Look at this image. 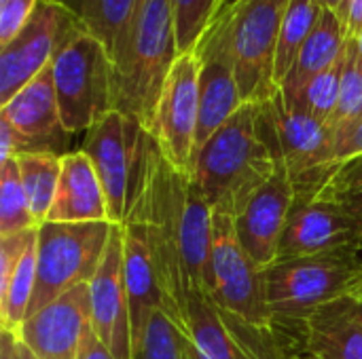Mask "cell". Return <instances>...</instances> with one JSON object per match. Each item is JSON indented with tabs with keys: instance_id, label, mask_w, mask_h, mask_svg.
<instances>
[{
	"instance_id": "obj_24",
	"label": "cell",
	"mask_w": 362,
	"mask_h": 359,
	"mask_svg": "<svg viewBox=\"0 0 362 359\" xmlns=\"http://www.w3.org/2000/svg\"><path fill=\"white\" fill-rule=\"evenodd\" d=\"M187 339L208 359H255L227 326L208 294L195 292L187 303Z\"/></svg>"
},
{
	"instance_id": "obj_34",
	"label": "cell",
	"mask_w": 362,
	"mask_h": 359,
	"mask_svg": "<svg viewBox=\"0 0 362 359\" xmlns=\"http://www.w3.org/2000/svg\"><path fill=\"white\" fill-rule=\"evenodd\" d=\"M36 2L38 0H0V47L21 30Z\"/></svg>"
},
{
	"instance_id": "obj_39",
	"label": "cell",
	"mask_w": 362,
	"mask_h": 359,
	"mask_svg": "<svg viewBox=\"0 0 362 359\" xmlns=\"http://www.w3.org/2000/svg\"><path fill=\"white\" fill-rule=\"evenodd\" d=\"M0 359H17V336L11 332H2L0 339Z\"/></svg>"
},
{
	"instance_id": "obj_38",
	"label": "cell",
	"mask_w": 362,
	"mask_h": 359,
	"mask_svg": "<svg viewBox=\"0 0 362 359\" xmlns=\"http://www.w3.org/2000/svg\"><path fill=\"white\" fill-rule=\"evenodd\" d=\"M318 4L325 11L335 13L346 25H348V13H350V0H318Z\"/></svg>"
},
{
	"instance_id": "obj_7",
	"label": "cell",
	"mask_w": 362,
	"mask_h": 359,
	"mask_svg": "<svg viewBox=\"0 0 362 359\" xmlns=\"http://www.w3.org/2000/svg\"><path fill=\"white\" fill-rule=\"evenodd\" d=\"M112 229L110 222H45L38 226V267L30 315L93 279Z\"/></svg>"
},
{
	"instance_id": "obj_30",
	"label": "cell",
	"mask_w": 362,
	"mask_h": 359,
	"mask_svg": "<svg viewBox=\"0 0 362 359\" xmlns=\"http://www.w3.org/2000/svg\"><path fill=\"white\" fill-rule=\"evenodd\" d=\"M348 47V44H346ZM344 61H346V51L344 55L329 66L325 72H320L318 76H314L305 89L291 102L293 108L308 112L310 116L322 121V123H331L335 110H337V102H339V91H341V76H344Z\"/></svg>"
},
{
	"instance_id": "obj_40",
	"label": "cell",
	"mask_w": 362,
	"mask_h": 359,
	"mask_svg": "<svg viewBox=\"0 0 362 359\" xmlns=\"http://www.w3.org/2000/svg\"><path fill=\"white\" fill-rule=\"evenodd\" d=\"M17 359H38L23 343H19V339H17Z\"/></svg>"
},
{
	"instance_id": "obj_15",
	"label": "cell",
	"mask_w": 362,
	"mask_h": 359,
	"mask_svg": "<svg viewBox=\"0 0 362 359\" xmlns=\"http://www.w3.org/2000/svg\"><path fill=\"white\" fill-rule=\"evenodd\" d=\"M91 328L117 359H134V334L123 269V231L115 224L104 260L89 281Z\"/></svg>"
},
{
	"instance_id": "obj_22",
	"label": "cell",
	"mask_w": 362,
	"mask_h": 359,
	"mask_svg": "<svg viewBox=\"0 0 362 359\" xmlns=\"http://www.w3.org/2000/svg\"><path fill=\"white\" fill-rule=\"evenodd\" d=\"M47 222H110L104 188L83 150L62 157L59 184Z\"/></svg>"
},
{
	"instance_id": "obj_26",
	"label": "cell",
	"mask_w": 362,
	"mask_h": 359,
	"mask_svg": "<svg viewBox=\"0 0 362 359\" xmlns=\"http://www.w3.org/2000/svg\"><path fill=\"white\" fill-rule=\"evenodd\" d=\"M21 176V184L30 203L32 218L36 226L47 222L51 205L55 201L59 174H62V157L55 154H25L15 159Z\"/></svg>"
},
{
	"instance_id": "obj_18",
	"label": "cell",
	"mask_w": 362,
	"mask_h": 359,
	"mask_svg": "<svg viewBox=\"0 0 362 359\" xmlns=\"http://www.w3.org/2000/svg\"><path fill=\"white\" fill-rule=\"evenodd\" d=\"M293 201V180L284 163L278 161L269 180L252 195L244 209L233 218V226L242 248L263 269H267L278 258L280 237L284 233Z\"/></svg>"
},
{
	"instance_id": "obj_6",
	"label": "cell",
	"mask_w": 362,
	"mask_h": 359,
	"mask_svg": "<svg viewBox=\"0 0 362 359\" xmlns=\"http://www.w3.org/2000/svg\"><path fill=\"white\" fill-rule=\"evenodd\" d=\"M223 317L242 322L261 332H274V315L267 303L265 269L242 248L233 218L212 214L208 292Z\"/></svg>"
},
{
	"instance_id": "obj_37",
	"label": "cell",
	"mask_w": 362,
	"mask_h": 359,
	"mask_svg": "<svg viewBox=\"0 0 362 359\" xmlns=\"http://www.w3.org/2000/svg\"><path fill=\"white\" fill-rule=\"evenodd\" d=\"M362 30V0H350V13H348V34L356 38Z\"/></svg>"
},
{
	"instance_id": "obj_46",
	"label": "cell",
	"mask_w": 362,
	"mask_h": 359,
	"mask_svg": "<svg viewBox=\"0 0 362 359\" xmlns=\"http://www.w3.org/2000/svg\"><path fill=\"white\" fill-rule=\"evenodd\" d=\"M288 359H308V358H303V355H297V358H288Z\"/></svg>"
},
{
	"instance_id": "obj_11",
	"label": "cell",
	"mask_w": 362,
	"mask_h": 359,
	"mask_svg": "<svg viewBox=\"0 0 362 359\" xmlns=\"http://www.w3.org/2000/svg\"><path fill=\"white\" fill-rule=\"evenodd\" d=\"M70 135L62 121L51 66L0 106V163L25 154L66 157Z\"/></svg>"
},
{
	"instance_id": "obj_13",
	"label": "cell",
	"mask_w": 362,
	"mask_h": 359,
	"mask_svg": "<svg viewBox=\"0 0 362 359\" xmlns=\"http://www.w3.org/2000/svg\"><path fill=\"white\" fill-rule=\"evenodd\" d=\"M199 121V59L197 53L178 55L163 85L151 135L163 159L189 174Z\"/></svg>"
},
{
	"instance_id": "obj_1",
	"label": "cell",
	"mask_w": 362,
	"mask_h": 359,
	"mask_svg": "<svg viewBox=\"0 0 362 359\" xmlns=\"http://www.w3.org/2000/svg\"><path fill=\"white\" fill-rule=\"evenodd\" d=\"M212 214L189 174L170 165L153 140L125 220L142 224L163 292V311L185 334L189 296L208 292Z\"/></svg>"
},
{
	"instance_id": "obj_33",
	"label": "cell",
	"mask_w": 362,
	"mask_h": 359,
	"mask_svg": "<svg viewBox=\"0 0 362 359\" xmlns=\"http://www.w3.org/2000/svg\"><path fill=\"white\" fill-rule=\"evenodd\" d=\"M187 334L168 317L165 311H157L134 349V359H185Z\"/></svg>"
},
{
	"instance_id": "obj_32",
	"label": "cell",
	"mask_w": 362,
	"mask_h": 359,
	"mask_svg": "<svg viewBox=\"0 0 362 359\" xmlns=\"http://www.w3.org/2000/svg\"><path fill=\"white\" fill-rule=\"evenodd\" d=\"M362 116V51L356 38H348L346 47V61H344V76H341V91L337 110L329 123V127L341 129Z\"/></svg>"
},
{
	"instance_id": "obj_41",
	"label": "cell",
	"mask_w": 362,
	"mask_h": 359,
	"mask_svg": "<svg viewBox=\"0 0 362 359\" xmlns=\"http://www.w3.org/2000/svg\"><path fill=\"white\" fill-rule=\"evenodd\" d=\"M187 351H189V355H191V359H208L206 355H202L193 345H191V341H187Z\"/></svg>"
},
{
	"instance_id": "obj_45",
	"label": "cell",
	"mask_w": 362,
	"mask_h": 359,
	"mask_svg": "<svg viewBox=\"0 0 362 359\" xmlns=\"http://www.w3.org/2000/svg\"><path fill=\"white\" fill-rule=\"evenodd\" d=\"M187 341H189V339H187ZM185 359H191V355H189V351H187V349H185Z\"/></svg>"
},
{
	"instance_id": "obj_3",
	"label": "cell",
	"mask_w": 362,
	"mask_h": 359,
	"mask_svg": "<svg viewBox=\"0 0 362 359\" xmlns=\"http://www.w3.org/2000/svg\"><path fill=\"white\" fill-rule=\"evenodd\" d=\"M276 163L257 129V104H244L195 152L189 178L212 212L235 218L269 180Z\"/></svg>"
},
{
	"instance_id": "obj_5",
	"label": "cell",
	"mask_w": 362,
	"mask_h": 359,
	"mask_svg": "<svg viewBox=\"0 0 362 359\" xmlns=\"http://www.w3.org/2000/svg\"><path fill=\"white\" fill-rule=\"evenodd\" d=\"M257 129L272 157L288 169L295 195H316L337 163L333 129L286 104L282 91L257 104Z\"/></svg>"
},
{
	"instance_id": "obj_29",
	"label": "cell",
	"mask_w": 362,
	"mask_h": 359,
	"mask_svg": "<svg viewBox=\"0 0 362 359\" xmlns=\"http://www.w3.org/2000/svg\"><path fill=\"white\" fill-rule=\"evenodd\" d=\"M36 229L17 161L0 163V237Z\"/></svg>"
},
{
	"instance_id": "obj_12",
	"label": "cell",
	"mask_w": 362,
	"mask_h": 359,
	"mask_svg": "<svg viewBox=\"0 0 362 359\" xmlns=\"http://www.w3.org/2000/svg\"><path fill=\"white\" fill-rule=\"evenodd\" d=\"M83 30L81 19L59 0H38L21 30L0 47V106L36 78Z\"/></svg>"
},
{
	"instance_id": "obj_20",
	"label": "cell",
	"mask_w": 362,
	"mask_h": 359,
	"mask_svg": "<svg viewBox=\"0 0 362 359\" xmlns=\"http://www.w3.org/2000/svg\"><path fill=\"white\" fill-rule=\"evenodd\" d=\"M301 355L362 359V307L354 294L316 309L301 324Z\"/></svg>"
},
{
	"instance_id": "obj_16",
	"label": "cell",
	"mask_w": 362,
	"mask_h": 359,
	"mask_svg": "<svg viewBox=\"0 0 362 359\" xmlns=\"http://www.w3.org/2000/svg\"><path fill=\"white\" fill-rule=\"evenodd\" d=\"M89 330L91 294L83 284L32 313L17 339L38 359H78Z\"/></svg>"
},
{
	"instance_id": "obj_43",
	"label": "cell",
	"mask_w": 362,
	"mask_h": 359,
	"mask_svg": "<svg viewBox=\"0 0 362 359\" xmlns=\"http://www.w3.org/2000/svg\"><path fill=\"white\" fill-rule=\"evenodd\" d=\"M354 298H356V300L361 303V307H362V284H361V286H358V290L354 292Z\"/></svg>"
},
{
	"instance_id": "obj_19",
	"label": "cell",
	"mask_w": 362,
	"mask_h": 359,
	"mask_svg": "<svg viewBox=\"0 0 362 359\" xmlns=\"http://www.w3.org/2000/svg\"><path fill=\"white\" fill-rule=\"evenodd\" d=\"M38 267V226L0 237V324L17 336L30 315Z\"/></svg>"
},
{
	"instance_id": "obj_8",
	"label": "cell",
	"mask_w": 362,
	"mask_h": 359,
	"mask_svg": "<svg viewBox=\"0 0 362 359\" xmlns=\"http://www.w3.org/2000/svg\"><path fill=\"white\" fill-rule=\"evenodd\" d=\"M51 70L62 121L70 133L89 131L115 110L112 57L91 32L76 34L55 55Z\"/></svg>"
},
{
	"instance_id": "obj_9",
	"label": "cell",
	"mask_w": 362,
	"mask_h": 359,
	"mask_svg": "<svg viewBox=\"0 0 362 359\" xmlns=\"http://www.w3.org/2000/svg\"><path fill=\"white\" fill-rule=\"evenodd\" d=\"M288 2L238 0L221 13L227 19L229 49L244 104H263L280 91L276 83V51Z\"/></svg>"
},
{
	"instance_id": "obj_10",
	"label": "cell",
	"mask_w": 362,
	"mask_h": 359,
	"mask_svg": "<svg viewBox=\"0 0 362 359\" xmlns=\"http://www.w3.org/2000/svg\"><path fill=\"white\" fill-rule=\"evenodd\" d=\"M85 133L83 152L89 157L104 188L110 222L123 224L132 193L142 176L153 135L138 121L117 110L104 114Z\"/></svg>"
},
{
	"instance_id": "obj_36",
	"label": "cell",
	"mask_w": 362,
	"mask_h": 359,
	"mask_svg": "<svg viewBox=\"0 0 362 359\" xmlns=\"http://www.w3.org/2000/svg\"><path fill=\"white\" fill-rule=\"evenodd\" d=\"M78 359H117L110 351L108 347L98 339V334L93 332V328L87 332L85 336V343L81 347V353H78Z\"/></svg>"
},
{
	"instance_id": "obj_21",
	"label": "cell",
	"mask_w": 362,
	"mask_h": 359,
	"mask_svg": "<svg viewBox=\"0 0 362 359\" xmlns=\"http://www.w3.org/2000/svg\"><path fill=\"white\" fill-rule=\"evenodd\" d=\"M121 231H123L125 288L129 298L132 334H134V349H136L153 315L157 311H163L165 305H163V292L159 286V277L151 258V250L142 224H138L136 220H125L121 224Z\"/></svg>"
},
{
	"instance_id": "obj_23",
	"label": "cell",
	"mask_w": 362,
	"mask_h": 359,
	"mask_svg": "<svg viewBox=\"0 0 362 359\" xmlns=\"http://www.w3.org/2000/svg\"><path fill=\"white\" fill-rule=\"evenodd\" d=\"M348 25L331 11H322L316 28L312 30L310 38L305 40L297 61L293 63L288 76L280 85V91L286 102L295 99L305 85L333 66L346 51L348 44Z\"/></svg>"
},
{
	"instance_id": "obj_35",
	"label": "cell",
	"mask_w": 362,
	"mask_h": 359,
	"mask_svg": "<svg viewBox=\"0 0 362 359\" xmlns=\"http://www.w3.org/2000/svg\"><path fill=\"white\" fill-rule=\"evenodd\" d=\"M333 138H335V159L337 161L362 154V116L341 129H335Z\"/></svg>"
},
{
	"instance_id": "obj_17",
	"label": "cell",
	"mask_w": 362,
	"mask_h": 359,
	"mask_svg": "<svg viewBox=\"0 0 362 359\" xmlns=\"http://www.w3.org/2000/svg\"><path fill=\"white\" fill-rule=\"evenodd\" d=\"M352 248H362V237L356 224L339 207L316 195H295L276 260Z\"/></svg>"
},
{
	"instance_id": "obj_27",
	"label": "cell",
	"mask_w": 362,
	"mask_h": 359,
	"mask_svg": "<svg viewBox=\"0 0 362 359\" xmlns=\"http://www.w3.org/2000/svg\"><path fill=\"white\" fill-rule=\"evenodd\" d=\"M322 6L318 0H291L288 8L282 19L280 38H278V51H276V83L278 87L288 76L293 63L297 61L305 40L310 38L312 30L316 28Z\"/></svg>"
},
{
	"instance_id": "obj_4",
	"label": "cell",
	"mask_w": 362,
	"mask_h": 359,
	"mask_svg": "<svg viewBox=\"0 0 362 359\" xmlns=\"http://www.w3.org/2000/svg\"><path fill=\"white\" fill-rule=\"evenodd\" d=\"M362 284V248L276 260L265 269L274 330L301 334V324L320 307L354 294Z\"/></svg>"
},
{
	"instance_id": "obj_28",
	"label": "cell",
	"mask_w": 362,
	"mask_h": 359,
	"mask_svg": "<svg viewBox=\"0 0 362 359\" xmlns=\"http://www.w3.org/2000/svg\"><path fill=\"white\" fill-rule=\"evenodd\" d=\"M316 197L339 207L356 224L362 237V154L337 161L316 190Z\"/></svg>"
},
{
	"instance_id": "obj_42",
	"label": "cell",
	"mask_w": 362,
	"mask_h": 359,
	"mask_svg": "<svg viewBox=\"0 0 362 359\" xmlns=\"http://www.w3.org/2000/svg\"><path fill=\"white\" fill-rule=\"evenodd\" d=\"M235 2H238V0H223V6H221V13H223V11H227V8H231V6H233ZM221 13H218V15H221Z\"/></svg>"
},
{
	"instance_id": "obj_2",
	"label": "cell",
	"mask_w": 362,
	"mask_h": 359,
	"mask_svg": "<svg viewBox=\"0 0 362 359\" xmlns=\"http://www.w3.org/2000/svg\"><path fill=\"white\" fill-rule=\"evenodd\" d=\"M178 55L174 0H142L110 55L115 110L151 131L163 85Z\"/></svg>"
},
{
	"instance_id": "obj_25",
	"label": "cell",
	"mask_w": 362,
	"mask_h": 359,
	"mask_svg": "<svg viewBox=\"0 0 362 359\" xmlns=\"http://www.w3.org/2000/svg\"><path fill=\"white\" fill-rule=\"evenodd\" d=\"M66 4L91 32L98 36L106 49L115 51L117 42L125 36L136 11L140 8L142 0H59Z\"/></svg>"
},
{
	"instance_id": "obj_44",
	"label": "cell",
	"mask_w": 362,
	"mask_h": 359,
	"mask_svg": "<svg viewBox=\"0 0 362 359\" xmlns=\"http://www.w3.org/2000/svg\"><path fill=\"white\" fill-rule=\"evenodd\" d=\"M356 40H358V47H361V51H362V30H361V34L356 36Z\"/></svg>"
},
{
	"instance_id": "obj_31",
	"label": "cell",
	"mask_w": 362,
	"mask_h": 359,
	"mask_svg": "<svg viewBox=\"0 0 362 359\" xmlns=\"http://www.w3.org/2000/svg\"><path fill=\"white\" fill-rule=\"evenodd\" d=\"M221 6L223 0H174L176 42L180 55L197 49L206 30L218 17Z\"/></svg>"
},
{
	"instance_id": "obj_14",
	"label": "cell",
	"mask_w": 362,
	"mask_h": 359,
	"mask_svg": "<svg viewBox=\"0 0 362 359\" xmlns=\"http://www.w3.org/2000/svg\"><path fill=\"white\" fill-rule=\"evenodd\" d=\"M195 53L199 59V121L193 157L244 106L223 15L206 30Z\"/></svg>"
}]
</instances>
